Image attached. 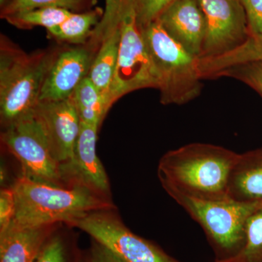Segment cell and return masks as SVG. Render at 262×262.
<instances>
[{
	"instance_id": "obj_1",
	"label": "cell",
	"mask_w": 262,
	"mask_h": 262,
	"mask_svg": "<svg viewBox=\"0 0 262 262\" xmlns=\"http://www.w3.org/2000/svg\"><path fill=\"white\" fill-rule=\"evenodd\" d=\"M239 154L213 144L194 143L162 157L158 177L165 192L174 191L194 199H229L231 173Z\"/></svg>"
},
{
	"instance_id": "obj_2",
	"label": "cell",
	"mask_w": 262,
	"mask_h": 262,
	"mask_svg": "<svg viewBox=\"0 0 262 262\" xmlns=\"http://www.w3.org/2000/svg\"><path fill=\"white\" fill-rule=\"evenodd\" d=\"M12 188L15 198L13 223L20 227H47L57 222L70 225L92 212L114 208L113 203L103 199L101 194L80 184L67 189L21 175Z\"/></svg>"
},
{
	"instance_id": "obj_3",
	"label": "cell",
	"mask_w": 262,
	"mask_h": 262,
	"mask_svg": "<svg viewBox=\"0 0 262 262\" xmlns=\"http://www.w3.org/2000/svg\"><path fill=\"white\" fill-rule=\"evenodd\" d=\"M56 53L29 55L2 39L0 115L5 126L34 113Z\"/></svg>"
},
{
	"instance_id": "obj_4",
	"label": "cell",
	"mask_w": 262,
	"mask_h": 262,
	"mask_svg": "<svg viewBox=\"0 0 262 262\" xmlns=\"http://www.w3.org/2000/svg\"><path fill=\"white\" fill-rule=\"evenodd\" d=\"M141 30L158 75L161 103L182 105L198 97L203 87L199 58L170 37L158 20Z\"/></svg>"
},
{
	"instance_id": "obj_5",
	"label": "cell",
	"mask_w": 262,
	"mask_h": 262,
	"mask_svg": "<svg viewBox=\"0 0 262 262\" xmlns=\"http://www.w3.org/2000/svg\"><path fill=\"white\" fill-rule=\"evenodd\" d=\"M167 193L204 229L221 256L218 261L241 252L246 243V222L262 206V202L201 201L174 191Z\"/></svg>"
},
{
	"instance_id": "obj_6",
	"label": "cell",
	"mask_w": 262,
	"mask_h": 262,
	"mask_svg": "<svg viewBox=\"0 0 262 262\" xmlns=\"http://www.w3.org/2000/svg\"><path fill=\"white\" fill-rule=\"evenodd\" d=\"M2 141L20 163L22 176L60 187L65 177L63 166L34 113L5 126Z\"/></svg>"
},
{
	"instance_id": "obj_7",
	"label": "cell",
	"mask_w": 262,
	"mask_h": 262,
	"mask_svg": "<svg viewBox=\"0 0 262 262\" xmlns=\"http://www.w3.org/2000/svg\"><path fill=\"white\" fill-rule=\"evenodd\" d=\"M148 88L158 89V75L136 21L134 9L120 26L118 59L108 94V106L111 107L125 95Z\"/></svg>"
},
{
	"instance_id": "obj_8",
	"label": "cell",
	"mask_w": 262,
	"mask_h": 262,
	"mask_svg": "<svg viewBox=\"0 0 262 262\" xmlns=\"http://www.w3.org/2000/svg\"><path fill=\"white\" fill-rule=\"evenodd\" d=\"M69 225L84 231L127 262H179L104 211L92 212Z\"/></svg>"
},
{
	"instance_id": "obj_9",
	"label": "cell",
	"mask_w": 262,
	"mask_h": 262,
	"mask_svg": "<svg viewBox=\"0 0 262 262\" xmlns=\"http://www.w3.org/2000/svg\"><path fill=\"white\" fill-rule=\"evenodd\" d=\"M206 34L199 58L221 56L244 44L251 34L241 0H198Z\"/></svg>"
},
{
	"instance_id": "obj_10",
	"label": "cell",
	"mask_w": 262,
	"mask_h": 262,
	"mask_svg": "<svg viewBox=\"0 0 262 262\" xmlns=\"http://www.w3.org/2000/svg\"><path fill=\"white\" fill-rule=\"evenodd\" d=\"M34 113L64 173V168L73 159L81 126L73 97L60 101H39Z\"/></svg>"
},
{
	"instance_id": "obj_11",
	"label": "cell",
	"mask_w": 262,
	"mask_h": 262,
	"mask_svg": "<svg viewBox=\"0 0 262 262\" xmlns=\"http://www.w3.org/2000/svg\"><path fill=\"white\" fill-rule=\"evenodd\" d=\"M94 58L91 46L68 48L56 53L45 79L39 101H60L72 96L89 75Z\"/></svg>"
},
{
	"instance_id": "obj_12",
	"label": "cell",
	"mask_w": 262,
	"mask_h": 262,
	"mask_svg": "<svg viewBox=\"0 0 262 262\" xmlns=\"http://www.w3.org/2000/svg\"><path fill=\"white\" fill-rule=\"evenodd\" d=\"M157 20L184 49L196 58L201 57L206 38V21L198 0H176Z\"/></svg>"
},
{
	"instance_id": "obj_13",
	"label": "cell",
	"mask_w": 262,
	"mask_h": 262,
	"mask_svg": "<svg viewBox=\"0 0 262 262\" xmlns=\"http://www.w3.org/2000/svg\"><path fill=\"white\" fill-rule=\"evenodd\" d=\"M98 127L81 122L72 162L64 168V176L70 175L82 184L98 193H107L110 184L102 163L96 154Z\"/></svg>"
},
{
	"instance_id": "obj_14",
	"label": "cell",
	"mask_w": 262,
	"mask_h": 262,
	"mask_svg": "<svg viewBox=\"0 0 262 262\" xmlns=\"http://www.w3.org/2000/svg\"><path fill=\"white\" fill-rule=\"evenodd\" d=\"M53 226L23 227L12 222L0 233V262H36Z\"/></svg>"
},
{
	"instance_id": "obj_15",
	"label": "cell",
	"mask_w": 262,
	"mask_h": 262,
	"mask_svg": "<svg viewBox=\"0 0 262 262\" xmlns=\"http://www.w3.org/2000/svg\"><path fill=\"white\" fill-rule=\"evenodd\" d=\"M229 199L262 202V148L239 154L231 173Z\"/></svg>"
},
{
	"instance_id": "obj_16",
	"label": "cell",
	"mask_w": 262,
	"mask_h": 262,
	"mask_svg": "<svg viewBox=\"0 0 262 262\" xmlns=\"http://www.w3.org/2000/svg\"><path fill=\"white\" fill-rule=\"evenodd\" d=\"M120 42V29L101 41L88 75L104 96L108 106L107 96L116 70Z\"/></svg>"
},
{
	"instance_id": "obj_17",
	"label": "cell",
	"mask_w": 262,
	"mask_h": 262,
	"mask_svg": "<svg viewBox=\"0 0 262 262\" xmlns=\"http://www.w3.org/2000/svg\"><path fill=\"white\" fill-rule=\"evenodd\" d=\"M103 11L96 9L72 14L64 21L48 30V34L57 40L75 45H84L102 18Z\"/></svg>"
},
{
	"instance_id": "obj_18",
	"label": "cell",
	"mask_w": 262,
	"mask_h": 262,
	"mask_svg": "<svg viewBox=\"0 0 262 262\" xmlns=\"http://www.w3.org/2000/svg\"><path fill=\"white\" fill-rule=\"evenodd\" d=\"M81 122L99 127L107 114V103L103 94L85 77L72 95Z\"/></svg>"
},
{
	"instance_id": "obj_19",
	"label": "cell",
	"mask_w": 262,
	"mask_h": 262,
	"mask_svg": "<svg viewBox=\"0 0 262 262\" xmlns=\"http://www.w3.org/2000/svg\"><path fill=\"white\" fill-rule=\"evenodd\" d=\"M256 60H262V35L251 34L239 47L225 54L208 58L206 66L210 72L215 74L231 66Z\"/></svg>"
},
{
	"instance_id": "obj_20",
	"label": "cell",
	"mask_w": 262,
	"mask_h": 262,
	"mask_svg": "<svg viewBox=\"0 0 262 262\" xmlns=\"http://www.w3.org/2000/svg\"><path fill=\"white\" fill-rule=\"evenodd\" d=\"M72 13L64 8H43L22 12L4 19L18 29H29L41 27L50 30L64 21Z\"/></svg>"
},
{
	"instance_id": "obj_21",
	"label": "cell",
	"mask_w": 262,
	"mask_h": 262,
	"mask_svg": "<svg viewBox=\"0 0 262 262\" xmlns=\"http://www.w3.org/2000/svg\"><path fill=\"white\" fill-rule=\"evenodd\" d=\"M135 9L134 0H105L102 18L94 29L92 40L101 43L105 38L120 29L122 20Z\"/></svg>"
},
{
	"instance_id": "obj_22",
	"label": "cell",
	"mask_w": 262,
	"mask_h": 262,
	"mask_svg": "<svg viewBox=\"0 0 262 262\" xmlns=\"http://www.w3.org/2000/svg\"><path fill=\"white\" fill-rule=\"evenodd\" d=\"M217 262H262V206L250 215L246 224V243L234 257Z\"/></svg>"
},
{
	"instance_id": "obj_23",
	"label": "cell",
	"mask_w": 262,
	"mask_h": 262,
	"mask_svg": "<svg viewBox=\"0 0 262 262\" xmlns=\"http://www.w3.org/2000/svg\"><path fill=\"white\" fill-rule=\"evenodd\" d=\"M223 77L244 82L254 90L262 98V60L231 66L215 74L213 79Z\"/></svg>"
},
{
	"instance_id": "obj_24",
	"label": "cell",
	"mask_w": 262,
	"mask_h": 262,
	"mask_svg": "<svg viewBox=\"0 0 262 262\" xmlns=\"http://www.w3.org/2000/svg\"><path fill=\"white\" fill-rule=\"evenodd\" d=\"M83 0H7L3 3L1 17L5 18L22 12L43 8H60L72 10L78 9Z\"/></svg>"
},
{
	"instance_id": "obj_25",
	"label": "cell",
	"mask_w": 262,
	"mask_h": 262,
	"mask_svg": "<svg viewBox=\"0 0 262 262\" xmlns=\"http://www.w3.org/2000/svg\"><path fill=\"white\" fill-rule=\"evenodd\" d=\"M176 0H134L136 21L140 28L158 20Z\"/></svg>"
},
{
	"instance_id": "obj_26",
	"label": "cell",
	"mask_w": 262,
	"mask_h": 262,
	"mask_svg": "<svg viewBox=\"0 0 262 262\" xmlns=\"http://www.w3.org/2000/svg\"><path fill=\"white\" fill-rule=\"evenodd\" d=\"M36 262H70L68 248L61 236L52 234Z\"/></svg>"
},
{
	"instance_id": "obj_27",
	"label": "cell",
	"mask_w": 262,
	"mask_h": 262,
	"mask_svg": "<svg viewBox=\"0 0 262 262\" xmlns=\"http://www.w3.org/2000/svg\"><path fill=\"white\" fill-rule=\"evenodd\" d=\"M15 213V198L13 188H5L0 192V233L8 228Z\"/></svg>"
},
{
	"instance_id": "obj_28",
	"label": "cell",
	"mask_w": 262,
	"mask_h": 262,
	"mask_svg": "<svg viewBox=\"0 0 262 262\" xmlns=\"http://www.w3.org/2000/svg\"><path fill=\"white\" fill-rule=\"evenodd\" d=\"M251 34L262 35V0H241Z\"/></svg>"
},
{
	"instance_id": "obj_29",
	"label": "cell",
	"mask_w": 262,
	"mask_h": 262,
	"mask_svg": "<svg viewBox=\"0 0 262 262\" xmlns=\"http://www.w3.org/2000/svg\"><path fill=\"white\" fill-rule=\"evenodd\" d=\"M90 262H127L96 241H94L90 252Z\"/></svg>"
},
{
	"instance_id": "obj_30",
	"label": "cell",
	"mask_w": 262,
	"mask_h": 262,
	"mask_svg": "<svg viewBox=\"0 0 262 262\" xmlns=\"http://www.w3.org/2000/svg\"><path fill=\"white\" fill-rule=\"evenodd\" d=\"M88 262H90L89 259V261H88Z\"/></svg>"
}]
</instances>
